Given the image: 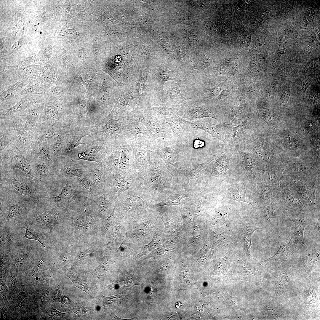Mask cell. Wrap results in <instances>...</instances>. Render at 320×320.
I'll return each mask as SVG.
<instances>
[{"mask_svg": "<svg viewBox=\"0 0 320 320\" xmlns=\"http://www.w3.org/2000/svg\"><path fill=\"white\" fill-rule=\"evenodd\" d=\"M32 157L36 161L50 167L54 163L52 150L48 141L41 143L32 150Z\"/></svg>", "mask_w": 320, "mask_h": 320, "instance_id": "17", "label": "cell"}, {"mask_svg": "<svg viewBox=\"0 0 320 320\" xmlns=\"http://www.w3.org/2000/svg\"><path fill=\"white\" fill-rule=\"evenodd\" d=\"M314 231L318 236L320 235V220L319 219L316 223L314 228Z\"/></svg>", "mask_w": 320, "mask_h": 320, "instance_id": "57", "label": "cell"}, {"mask_svg": "<svg viewBox=\"0 0 320 320\" xmlns=\"http://www.w3.org/2000/svg\"><path fill=\"white\" fill-rule=\"evenodd\" d=\"M168 96L170 103L173 105L184 104L186 101L190 100L183 96L180 89V85L177 83L173 82L168 92Z\"/></svg>", "mask_w": 320, "mask_h": 320, "instance_id": "32", "label": "cell"}, {"mask_svg": "<svg viewBox=\"0 0 320 320\" xmlns=\"http://www.w3.org/2000/svg\"><path fill=\"white\" fill-rule=\"evenodd\" d=\"M38 70L33 68H25L23 69V72L24 75L28 76H34L39 74L40 72Z\"/></svg>", "mask_w": 320, "mask_h": 320, "instance_id": "52", "label": "cell"}, {"mask_svg": "<svg viewBox=\"0 0 320 320\" xmlns=\"http://www.w3.org/2000/svg\"><path fill=\"white\" fill-rule=\"evenodd\" d=\"M233 153V151H226L214 157V159L215 160L214 167L218 170L219 174L225 173L228 169L229 161Z\"/></svg>", "mask_w": 320, "mask_h": 320, "instance_id": "31", "label": "cell"}, {"mask_svg": "<svg viewBox=\"0 0 320 320\" xmlns=\"http://www.w3.org/2000/svg\"><path fill=\"white\" fill-rule=\"evenodd\" d=\"M230 91V90L228 88L224 89L223 91L217 97L218 99L221 100L225 98L228 95Z\"/></svg>", "mask_w": 320, "mask_h": 320, "instance_id": "56", "label": "cell"}, {"mask_svg": "<svg viewBox=\"0 0 320 320\" xmlns=\"http://www.w3.org/2000/svg\"><path fill=\"white\" fill-rule=\"evenodd\" d=\"M8 180L9 184L16 192L33 198L36 197V195L34 191L22 180L15 177H12Z\"/></svg>", "mask_w": 320, "mask_h": 320, "instance_id": "24", "label": "cell"}, {"mask_svg": "<svg viewBox=\"0 0 320 320\" xmlns=\"http://www.w3.org/2000/svg\"><path fill=\"white\" fill-rule=\"evenodd\" d=\"M89 127H80L74 125L65 130L64 135L65 143L61 157H69L73 151L79 145L83 144L81 140L86 136H90Z\"/></svg>", "mask_w": 320, "mask_h": 320, "instance_id": "7", "label": "cell"}, {"mask_svg": "<svg viewBox=\"0 0 320 320\" xmlns=\"http://www.w3.org/2000/svg\"><path fill=\"white\" fill-rule=\"evenodd\" d=\"M166 165L155 154H150L145 175L135 182L142 189L153 204V201L161 197L168 185Z\"/></svg>", "mask_w": 320, "mask_h": 320, "instance_id": "1", "label": "cell"}, {"mask_svg": "<svg viewBox=\"0 0 320 320\" xmlns=\"http://www.w3.org/2000/svg\"><path fill=\"white\" fill-rule=\"evenodd\" d=\"M189 196V193L187 190L183 187L177 186L169 197L158 203L151 205L150 208L152 209H154L161 206H171L178 205L182 199Z\"/></svg>", "mask_w": 320, "mask_h": 320, "instance_id": "20", "label": "cell"}, {"mask_svg": "<svg viewBox=\"0 0 320 320\" xmlns=\"http://www.w3.org/2000/svg\"><path fill=\"white\" fill-rule=\"evenodd\" d=\"M166 120L170 126L176 142L181 140L189 131L190 127L186 124L185 120L177 114L166 119Z\"/></svg>", "mask_w": 320, "mask_h": 320, "instance_id": "16", "label": "cell"}, {"mask_svg": "<svg viewBox=\"0 0 320 320\" xmlns=\"http://www.w3.org/2000/svg\"><path fill=\"white\" fill-rule=\"evenodd\" d=\"M24 228L26 230L25 237L28 239L37 241L40 242L44 247H45V244L44 242L39 235L28 228L25 227Z\"/></svg>", "mask_w": 320, "mask_h": 320, "instance_id": "47", "label": "cell"}, {"mask_svg": "<svg viewBox=\"0 0 320 320\" xmlns=\"http://www.w3.org/2000/svg\"><path fill=\"white\" fill-rule=\"evenodd\" d=\"M0 153L10 146L15 145V137L13 127L8 122L0 121Z\"/></svg>", "mask_w": 320, "mask_h": 320, "instance_id": "18", "label": "cell"}, {"mask_svg": "<svg viewBox=\"0 0 320 320\" xmlns=\"http://www.w3.org/2000/svg\"><path fill=\"white\" fill-rule=\"evenodd\" d=\"M136 179L122 175L118 173L112 174L109 182L110 191L117 198L134 185Z\"/></svg>", "mask_w": 320, "mask_h": 320, "instance_id": "14", "label": "cell"}, {"mask_svg": "<svg viewBox=\"0 0 320 320\" xmlns=\"http://www.w3.org/2000/svg\"><path fill=\"white\" fill-rule=\"evenodd\" d=\"M247 120V119L239 125L233 128V135L231 140L232 142L237 141L240 138L245 128Z\"/></svg>", "mask_w": 320, "mask_h": 320, "instance_id": "44", "label": "cell"}, {"mask_svg": "<svg viewBox=\"0 0 320 320\" xmlns=\"http://www.w3.org/2000/svg\"><path fill=\"white\" fill-rule=\"evenodd\" d=\"M141 247L135 244L127 236L118 248L116 255L119 257L136 255L140 252Z\"/></svg>", "mask_w": 320, "mask_h": 320, "instance_id": "25", "label": "cell"}, {"mask_svg": "<svg viewBox=\"0 0 320 320\" xmlns=\"http://www.w3.org/2000/svg\"><path fill=\"white\" fill-rule=\"evenodd\" d=\"M6 151L10 159L11 169L13 170L19 169L25 173L27 177H29L35 182L37 181L36 177L31 167V152L20 150L15 145L10 146Z\"/></svg>", "mask_w": 320, "mask_h": 320, "instance_id": "6", "label": "cell"}, {"mask_svg": "<svg viewBox=\"0 0 320 320\" xmlns=\"http://www.w3.org/2000/svg\"><path fill=\"white\" fill-rule=\"evenodd\" d=\"M34 104L35 102L32 100L25 98L22 99L13 106L2 110L0 112V120L12 117L17 113L26 110L28 108L34 106Z\"/></svg>", "mask_w": 320, "mask_h": 320, "instance_id": "23", "label": "cell"}, {"mask_svg": "<svg viewBox=\"0 0 320 320\" xmlns=\"http://www.w3.org/2000/svg\"><path fill=\"white\" fill-rule=\"evenodd\" d=\"M109 264V259L108 256L105 255L103 258L102 262L99 266L95 269L92 270L89 272L95 279H99L106 273Z\"/></svg>", "mask_w": 320, "mask_h": 320, "instance_id": "35", "label": "cell"}, {"mask_svg": "<svg viewBox=\"0 0 320 320\" xmlns=\"http://www.w3.org/2000/svg\"><path fill=\"white\" fill-rule=\"evenodd\" d=\"M228 196L233 200L247 203L255 206V202L251 193L244 189L231 188L228 191Z\"/></svg>", "mask_w": 320, "mask_h": 320, "instance_id": "26", "label": "cell"}, {"mask_svg": "<svg viewBox=\"0 0 320 320\" xmlns=\"http://www.w3.org/2000/svg\"><path fill=\"white\" fill-rule=\"evenodd\" d=\"M221 89V87L219 86H215L210 90V95L211 96L214 97L217 95Z\"/></svg>", "mask_w": 320, "mask_h": 320, "instance_id": "55", "label": "cell"}, {"mask_svg": "<svg viewBox=\"0 0 320 320\" xmlns=\"http://www.w3.org/2000/svg\"><path fill=\"white\" fill-rule=\"evenodd\" d=\"M91 251L92 249L90 248L85 251L81 252L78 256V259L82 260L89 257Z\"/></svg>", "mask_w": 320, "mask_h": 320, "instance_id": "54", "label": "cell"}, {"mask_svg": "<svg viewBox=\"0 0 320 320\" xmlns=\"http://www.w3.org/2000/svg\"><path fill=\"white\" fill-rule=\"evenodd\" d=\"M92 309V308L88 306L79 305L73 307L70 310V313H75L78 317H79L89 311H94Z\"/></svg>", "mask_w": 320, "mask_h": 320, "instance_id": "49", "label": "cell"}, {"mask_svg": "<svg viewBox=\"0 0 320 320\" xmlns=\"http://www.w3.org/2000/svg\"><path fill=\"white\" fill-rule=\"evenodd\" d=\"M113 319H117V320H129L130 319H123L119 318V317L116 316L113 313L111 314V316Z\"/></svg>", "mask_w": 320, "mask_h": 320, "instance_id": "59", "label": "cell"}, {"mask_svg": "<svg viewBox=\"0 0 320 320\" xmlns=\"http://www.w3.org/2000/svg\"><path fill=\"white\" fill-rule=\"evenodd\" d=\"M36 221L43 226L52 229L57 222V215L52 210H47L37 213L35 216Z\"/></svg>", "mask_w": 320, "mask_h": 320, "instance_id": "27", "label": "cell"}, {"mask_svg": "<svg viewBox=\"0 0 320 320\" xmlns=\"http://www.w3.org/2000/svg\"><path fill=\"white\" fill-rule=\"evenodd\" d=\"M68 276L75 287L85 292L90 296L91 295V288L84 279L75 275H68Z\"/></svg>", "mask_w": 320, "mask_h": 320, "instance_id": "36", "label": "cell"}, {"mask_svg": "<svg viewBox=\"0 0 320 320\" xmlns=\"http://www.w3.org/2000/svg\"><path fill=\"white\" fill-rule=\"evenodd\" d=\"M84 141L82 143L83 144L76 148L71 155L77 153L78 160H81L85 157L97 156L99 152L105 148L107 143L89 136L84 139Z\"/></svg>", "mask_w": 320, "mask_h": 320, "instance_id": "10", "label": "cell"}, {"mask_svg": "<svg viewBox=\"0 0 320 320\" xmlns=\"http://www.w3.org/2000/svg\"><path fill=\"white\" fill-rule=\"evenodd\" d=\"M33 106L27 108L25 111L27 118L25 128L28 131L34 130L40 124V119L44 107Z\"/></svg>", "mask_w": 320, "mask_h": 320, "instance_id": "21", "label": "cell"}, {"mask_svg": "<svg viewBox=\"0 0 320 320\" xmlns=\"http://www.w3.org/2000/svg\"><path fill=\"white\" fill-rule=\"evenodd\" d=\"M78 180L82 185L86 189L91 191L92 190V187L89 180L87 178L81 177L77 178Z\"/></svg>", "mask_w": 320, "mask_h": 320, "instance_id": "50", "label": "cell"}, {"mask_svg": "<svg viewBox=\"0 0 320 320\" xmlns=\"http://www.w3.org/2000/svg\"><path fill=\"white\" fill-rule=\"evenodd\" d=\"M253 233H232L237 240L236 243L238 244L247 255L250 257L251 248L252 245L251 236Z\"/></svg>", "mask_w": 320, "mask_h": 320, "instance_id": "30", "label": "cell"}, {"mask_svg": "<svg viewBox=\"0 0 320 320\" xmlns=\"http://www.w3.org/2000/svg\"><path fill=\"white\" fill-rule=\"evenodd\" d=\"M317 97L316 93L314 92H312L310 94V99L313 101H316Z\"/></svg>", "mask_w": 320, "mask_h": 320, "instance_id": "58", "label": "cell"}, {"mask_svg": "<svg viewBox=\"0 0 320 320\" xmlns=\"http://www.w3.org/2000/svg\"><path fill=\"white\" fill-rule=\"evenodd\" d=\"M176 248V245L175 244L168 241L166 240L164 243L152 251L143 260L146 261L158 255L166 254L169 251L174 250Z\"/></svg>", "mask_w": 320, "mask_h": 320, "instance_id": "34", "label": "cell"}, {"mask_svg": "<svg viewBox=\"0 0 320 320\" xmlns=\"http://www.w3.org/2000/svg\"><path fill=\"white\" fill-rule=\"evenodd\" d=\"M185 121L189 127L201 129L212 137L221 140L225 144L227 143L224 133L218 125L207 123L201 119L191 121L185 120Z\"/></svg>", "mask_w": 320, "mask_h": 320, "instance_id": "15", "label": "cell"}, {"mask_svg": "<svg viewBox=\"0 0 320 320\" xmlns=\"http://www.w3.org/2000/svg\"><path fill=\"white\" fill-rule=\"evenodd\" d=\"M212 158L207 162L204 163L196 164L191 163L186 166L185 170H186L187 177L190 179L196 178L200 175L207 168L213 160Z\"/></svg>", "mask_w": 320, "mask_h": 320, "instance_id": "33", "label": "cell"}, {"mask_svg": "<svg viewBox=\"0 0 320 320\" xmlns=\"http://www.w3.org/2000/svg\"><path fill=\"white\" fill-rule=\"evenodd\" d=\"M166 236L162 231L157 228L151 240L147 244L141 247L139 253L135 256L137 259L148 254L152 251L164 243L166 241Z\"/></svg>", "mask_w": 320, "mask_h": 320, "instance_id": "22", "label": "cell"}, {"mask_svg": "<svg viewBox=\"0 0 320 320\" xmlns=\"http://www.w3.org/2000/svg\"><path fill=\"white\" fill-rule=\"evenodd\" d=\"M116 141L107 142L105 148L101 151L103 163L110 170L112 174L118 173L121 151L116 145Z\"/></svg>", "mask_w": 320, "mask_h": 320, "instance_id": "11", "label": "cell"}, {"mask_svg": "<svg viewBox=\"0 0 320 320\" xmlns=\"http://www.w3.org/2000/svg\"><path fill=\"white\" fill-rule=\"evenodd\" d=\"M111 233L110 236L107 239L105 244L108 249L112 250L115 247L118 248L126 236L125 220L114 227Z\"/></svg>", "mask_w": 320, "mask_h": 320, "instance_id": "19", "label": "cell"}, {"mask_svg": "<svg viewBox=\"0 0 320 320\" xmlns=\"http://www.w3.org/2000/svg\"><path fill=\"white\" fill-rule=\"evenodd\" d=\"M125 220L121 212L115 205L111 213L104 220L103 224V232L105 234L112 226L117 225Z\"/></svg>", "mask_w": 320, "mask_h": 320, "instance_id": "28", "label": "cell"}, {"mask_svg": "<svg viewBox=\"0 0 320 320\" xmlns=\"http://www.w3.org/2000/svg\"><path fill=\"white\" fill-rule=\"evenodd\" d=\"M23 82L17 83L3 91L0 96L1 98L5 100L10 98L15 93Z\"/></svg>", "mask_w": 320, "mask_h": 320, "instance_id": "43", "label": "cell"}, {"mask_svg": "<svg viewBox=\"0 0 320 320\" xmlns=\"http://www.w3.org/2000/svg\"><path fill=\"white\" fill-rule=\"evenodd\" d=\"M2 120L8 122L13 127L14 132L15 145L20 150L31 152L32 149L29 135L23 126L20 119L15 117Z\"/></svg>", "mask_w": 320, "mask_h": 320, "instance_id": "9", "label": "cell"}, {"mask_svg": "<svg viewBox=\"0 0 320 320\" xmlns=\"http://www.w3.org/2000/svg\"><path fill=\"white\" fill-rule=\"evenodd\" d=\"M61 169L64 173L70 177L78 178L82 177V170L80 169L64 165Z\"/></svg>", "mask_w": 320, "mask_h": 320, "instance_id": "42", "label": "cell"}, {"mask_svg": "<svg viewBox=\"0 0 320 320\" xmlns=\"http://www.w3.org/2000/svg\"><path fill=\"white\" fill-rule=\"evenodd\" d=\"M39 84L36 81L31 82L23 90L22 94H37L40 92Z\"/></svg>", "mask_w": 320, "mask_h": 320, "instance_id": "45", "label": "cell"}, {"mask_svg": "<svg viewBox=\"0 0 320 320\" xmlns=\"http://www.w3.org/2000/svg\"><path fill=\"white\" fill-rule=\"evenodd\" d=\"M115 204L125 219L148 211L153 204L135 181L117 198Z\"/></svg>", "mask_w": 320, "mask_h": 320, "instance_id": "3", "label": "cell"}, {"mask_svg": "<svg viewBox=\"0 0 320 320\" xmlns=\"http://www.w3.org/2000/svg\"><path fill=\"white\" fill-rule=\"evenodd\" d=\"M157 216L153 209L125 219L127 236L142 247L151 240L156 228Z\"/></svg>", "mask_w": 320, "mask_h": 320, "instance_id": "2", "label": "cell"}, {"mask_svg": "<svg viewBox=\"0 0 320 320\" xmlns=\"http://www.w3.org/2000/svg\"><path fill=\"white\" fill-rule=\"evenodd\" d=\"M118 173L125 177L137 178L138 173L133 153L122 149Z\"/></svg>", "mask_w": 320, "mask_h": 320, "instance_id": "12", "label": "cell"}, {"mask_svg": "<svg viewBox=\"0 0 320 320\" xmlns=\"http://www.w3.org/2000/svg\"><path fill=\"white\" fill-rule=\"evenodd\" d=\"M244 162L247 167L253 172V163L251 156L248 154H245L244 156Z\"/></svg>", "mask_w": 320, "mask_h": 320, "instance_id": "51", "label": "cell"}, {"mask_svg": "<svg viewBox=\"0 0 320 320\" xmlns=\"http://www.w3.org/2000/svg\"><path fill=\"white\" fill-rule=\"evenodd\" d=\"M64 132L48 141L53 153L54 163L61 156L65 143Z\"/></svg>", "mask_w": 320, "mask_h": 320, "instance_id": "29", "label": "cell"}, {"mask_svg": "<svg viewBox=\"0 0 320 320\" xmlns=\"http://www.w3.org/2000/svg\"><path fill=\"white\" fill-rule=\"evenodd\" d=\"M73 195V191L71 186L67 183L63 187L60 193L57 196L50 198L49 199L55 201H60L71 198Z\"/></svg>", "mask_w": 320, "mask_h": 320, "instance_id": "41", "label": "cell"}, {"mask_svg": "<svg viewBox=\"0 0 320 320\" xmlns=\"http://www.w3.org/2000/svg\"><path fill=\"white\" fill-rule=\"evenodd\" d=\"M122 296L121 293L110 297H105L102 295L100 302L102 305L106 307L116 306L120 302Z\"/></svg>", "mask_w": 320, "mask_h": 320, "instance_id": "39", "label": "cell"}, {"mask_svg": "<svg viewBox=\"0 0 320 320\" xmlns=\"http://www.w3.org/2000/svg\"><path fill=\"white\" fill-rule=\"evenodd\" d=\"M21 212V207L17 203L11 205L9 207L7 217L8 220H11L17 217Z\"/></svg>", "mask_w": 320, "mask_h": 320, "instance_id": "46", "label": "cell"}, {"mask_svg": "<svg viewBox=\"0 0 320 320\" xmlns=\"http://www.w3.org/2000/svg\"><path fill=\"white\" fill-rule=\"evenodd\" d=\"M263 119L269 125L273 127L275 129L280 123L281 117L278 116L273 112L271 113L265 111L262 112Z\"/></svg>", "mask_w": 320, "mask_h": 320, "instance_id": "38", "label": "cell"}, {"mask_svg": "<svg viewBox=\"0 0 320 320\" xmlns=\"http://www.w3.org/2000/svg\"><path fill=\"white\" fill-rule=\"evenodd\" d=\"M31 165L33 170L41 177H47L49 173L50 167L46 164L34 161L31 162Z\"/></svg>", "mask_w": 320, "mask_h": 320, "instance_id": "40", "label": "cell"}, {"mask_svg": "<svg viewBox=\"0 0 320 320\" xmlns=\"http://www.w3.org/2000/svg\"><path fill=\"white\" fill-rule=\"evenodd\" d=\"M289 216L292 220L294 225L293 236L295 244L300 247H305V245L303 233L305 228L307 224V219L305 215L303 213L293 210L289 212Z\"/></svg>", "mask_w": 320, "mask_h": 320, "instance_id": "13", "label": "cell"}, {"mask_svg": "<svg viewBox=\"0 0 320 320\" xmlns=\"http://www.w3.org/2000/svg\"><path fill=\"white\" fill-rule=\"evenodd\" d=\"M41 114L40 124H47L65 130L74 125L72 119L64 116L61 109L51 102L46 103Z\"/></svg>", "mask_w": 320, "mask_h": 320, "instance_id": "5", "label": "cell"}, {"mask_svg": "<svg viewBox=\"0 0 320 320\" xmlns=\"http://www.w3.org/2000/svg\"><path fill=\"white\" fill-rule=\"evenodd\" d=\"M11 241L10 236L7 234H4L1 237V242L4 245H8Z\"/></svg>", "mask_w": 320, "mask_h": 320, "instance_id": "53", "label": "cell"}, {"mask_svg": "<svg viewBox=\"0 0 320 320\" xmlns=\"http://www.w3.org/2000/svg\"><path fill=\"white\" fill-rule=\"evenodd\" d=\"M153 146V152L160 157L167 169L172 170L177 167L180 161V154L176 150L174 138L157 139Z\"/></svg>", "mask_w": 320, "mask_h": 320, "instance_id": "4", "label": "cell"}, {"mask_svg": "<svg viewBox=\"0 0 320 320\" xmlns=\"http://www.w3.org/2000/svg\"><path fill=\"white\" fill-rule=\"evenodd\" d=\"M278 209L275 208L272 203H268L263 207V212L265 218L268 220H270L273 217L274 211Z\"/></svg>", "mask_w": 320, "mask_h": 320, "instance_id": "48", "label": "cell"}, {"mask_svg": "<svg viewBox=\"0 0 320 320\" xmlns=\"http://www.w3.org/2000/svg\"><path fill=\"white\" fill-rule=\"evenodd\" d=\"M158 79L162 87L164 83L167 81L172 80L176 78L174 73L166 68H162L157 72Z\"/></svg>", "mask_w": 320, "mask_h": 320, "instance_id": "37", "label": "cell"}, {"mask_svg": "<svg viewBox=\"0 0 320 320\" xmlns=\"http://www.w3.org/2000/svg\"><path fill=\"white\" fill-rule=\"evenodd\" d=\"M65 131L50 125L40 124L34 130L28 131L32 150L40 143L48 141Z\"/></svg>", "mask_w": 320, "mask_h": 320, "instance_id": "8", "label": "cell"}]
</instances>
